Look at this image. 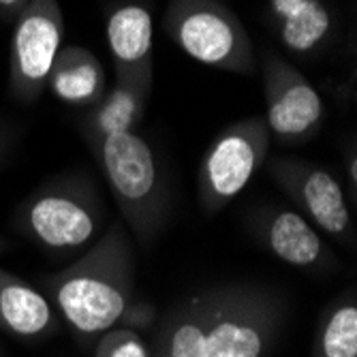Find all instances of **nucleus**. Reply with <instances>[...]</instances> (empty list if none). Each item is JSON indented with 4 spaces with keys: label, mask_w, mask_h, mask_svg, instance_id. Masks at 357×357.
<instances>
[{
    "label": "nucleus",
    "mask_w": 357,
    "mask_h": 357,
    "mask_svg": "<svg viewBox=\"0 0 357 357\" xmlns=\"http://www.w3.org/2000/svg\"><path fill=\"white\" fill-rule=\"evenodd\" d=\"M287 298L264 282L195 291L160 319L150 357H266L280 338Z\"/></svg>",
    "instance_id": "nucleus-1"
},
{
    "label": "nucleus",
    "mask_w": 357,
    "mask_h": 357,
    "mask_svg": "<svg viewBox=\"0 0 357 357\" xmlns=\"http://www.w3.org/2000/svg\"><path fill=\"white\" fill-rule=\"evenodd\" d=\"M43 284L47 300L82 344L116 328L135 300V252L122 220H114L79 259L45 276Z\"/></svg>",
    "instance_id": "nucleus-2"
},
{
    "label": "nucleus",
    "mask_w": 357,
    "mask_h": 357,
    "mask_svg": "<svg viewBox=\"0 0 357 357\" xmlns=\"http://www.w3.org/2000/svg\"><path fill=\"white\" fill-rule=\"evenodd\" d=\"M88 148L101 167L124 227L144 248H150L169 212L167 186L152 148L135 131L92 139Z\"/></svg>",
    "instance_id": "nucleus-3"
},
{
    "label": "nucleus",
    "mask_w": 357,
    "mask_h": 357,
    "mask_svg": "<svg viewBox=\"0 0 357 357\" xmlns=\"http://www.w3.org/2000/svg\"><path fill=\"white\" fill-rule=\"evenodd\" d=\"M17 229L47 250L75 252L105 231V204L94 178L71 172L50 178L20 204Z\"/></svg>",
    "instance_id": "nucleus-4"
},
{
    "label": "nucleus",
    "mask_w": 357,
    "mask_h": 357,
    "mask_svg": "<svg viewBox=\"0 0 357 357\" xmlns=\"http://www.w3.org/2000/svg\"><path fill=\"white\" fill-rule=\"evenodd\" d=\"M163 28L167 37L206 67L252 75V41L242 20L220 0H169Z\"/></svg>",
    "instance_id": "nucleus-5"
},
{
    "label": "nucleus",
    "mask_w": 357,
    "mask_h": 357,
    "mask_svg": "<svg viewBox=\"0 0 357 357\" xmlns=\"http://www.w3.org/2000/svg\"><path fill=\"white\" fill-rule=\"evenodd\" d=\"M272 135L264 116L225 126L206 150L199 176L197 195L206 216H216L248 186L255 174L266 165Z\"/></svg>",
    "instance_id": "nucleus-6"
},
{
    "label": "nucleus",
    "mask_w": 357,
    "mask_h": 357,
    "mask_svg": "<svg viewBox=\"0 0 357 357\" xmlns=\"http://www.w3.org/2000/svg\"><path fill=\"white\" fill-rule=\"evenodd\" d=\"M9 92L20 103H35L45 92L52 64L62 47L64 17L58 0H30L13 22Z\"/></svg>",
    "instance_id": "nucleus-7"
},
{
    "label": "nucleus",
    "mask_w": 357,
    "mask_h": 357,
    "mask_svg": "<svg viewBox=\"0 0 357 357\" xmlns=\"http://www.w3.org/2000/svg\"><path fill=\"white\" fill-rule=\"evenodd\" d=\"M266 122L270 135L284 146L312 139L326 118V105L314 86L280 54L266 50L261 58Z\"/></svg>",
    "instance_id": "nucleus-8"
},
{
    "label": "nucleus",
    "mask_w": 357,
    "mask_h": 357,
    "mask_svg": "<svg viewBox=\"0 0 357 357\" xmlns=\"http://www.w3.org/2000/svg\"><path fill=\"white\" fill-rule=\"evenodd\" d=\"M270 178L298 206L319 231L353 246L355 229L351 220L349 199L338 180L314 163L302 158H274L266 163Z\"/></svg>",
    "instance_id": "nucleus-9"
},
{
    "label": "nucleus",
    "mask_w": 357,
    "mask_h": 357,
    "mask_svg": "<svg viewBox=\"0 0 357 357\" xmlns=\"http://www.w3.org/2000/svg\"><path fill=\"white\" fill-rule=\"evenodd\" d=\"M248 227L255 240L287 266L312 274L336 266V257L319 229L296 210L261 208L252 212Z\"/></svg>",
    "instance_id": "nucleus-10"
},
{
    "label": "nucleus",
    "mask_w": 357,
    "mask_h": 357,
    "mask_svg": "<svg viewBox=\"0 0 357 357\" xmlns=\"http://www.w3.org/2000/svg\"><path fill=\"white\" fill-rule=\"evenodd\" d=\"M107 45L114 60L116 79L152 82V13L142 3H120L107 13Z\"/></svg>",
    "instance_id": "nucleus-11"
},
{
    "label": "nucleus",
    "mask_w": 357,
    "mask_h": 357,
    "mask_svg": "<svg viewBox=\"0 0 357 357\" xmlns=\"http://www.w3.org/2000/svg\"><path fill=\"white\" fill-rule=\"evenodd\" d=\"M60 328V314L47 296L0 268V330L22 340H41L56 336Z\"/></svg>",
    "instance_id": "nucleus-12"
},
{
    "label": "nucleus",
    "mask_w": 357,
    "mask_h": 357,
    "mask_svg": "<svg viewBox=\"0 0 357 357\" xmlns=\"http://www.w3.org/2000/svg\"><path fill=\"white\" fill-rule=\"evenodd\" d=\"M268 20L280 43L298 56L317 54L334 30V15L323 0H268Z\"/></svg>",
    "instance_id": "nucleus-13"
},
{
    "label": "nucleus",
    "mask_w": 357,
    "mask_h": 357,
    "mask_svg": "<svg viewBox=\"0 0 357 357\" xmlns=\"http://www.w3.org/2000/svg\"><path fill=\"white\" fill-rule=\"evenodd\" d=\"M150 92L152 82L116 79V84L103 94V99L88 107L79 118V133L84 142L88 144L116 133H133L144 120Z\"/></svg>",
    "instance_id": "nucleus-14"
},
{
    "label": "nucleus",
    "mask_w": 357,
    "mask_h": 357,
    "mask_svg": "<svg viewBox=\"0 0 357 357\" xmlns=\"http://www.w3.org/2000/svg\"><path fill=\"white\" fill-rule=\"evenodd\" d=\"M45 90L62 103L88 109L107 92L105 69L90 50L82 45H62L52 64Z\"/></svg>",
    "instance_id": "nucleus-15"
},
{
    "label": "nucleus",
    "mask_w": 357,
    "mask_h": 357,
    "mask_svg": "<svg viewBox=\"0 0 357 357\" xmlns=\"http://www.w3.org/2000/svg\"><path fill=\"white\" fill-rule=\"evenodd\" d=\"M312 357H357V302L353 291L321 317Z\"/></svg>",
    "instance_id": "nucleus-16"
},
{
    "label": "nucleus",
    "mask_w": 357,
    "mask_h": 357,
    "mask_svg": "<svg viewBox=\"0 0 357 357\" xmlns=\"http://www.w3.org/2000/svg\"><path fill=\"white\" fill-rule=\"evenodd\" d=\"M92 357H150V349L137 330L116 326L92 342Z\"/></svg>",
    "instance_id": "nucleus-17"
},
{
    "label": "nucleus",
    "mask_w": 357,
    "mask_h": 357,
    "mask_svg": "<svg viewBox=\"0 0 357 357\" xmlns=\"http://www.w3.org/2000/svg\"><path fill=\"white\" fill-rule=\"evenodd\" d=\"M154 321H156V308L152 304L144 302V300H133L131 306H128L126 312L122 314L118 326L142 332V330L150 328Z\"/></svg>",
    "instance_id": "nucleus-18"
},
{
    "label": "nucleus",
    "mask_w": 357,
    "mask_h": 357,
    "mask_svg": "<svg viewBox=\"0 0 357 357\" xmlns=\"http://www.w3.org/2000/svg\"><path fill=\"white\" fill-rule=\"evenodd\" d=\"M344 169H347V186H349V202L351 206L357 204V146L355 142L347 150V160H344Z\"/></svg>",
    "instance_id": "nucleus-19"
},
{
    "label": "nucleus",
    "mask_w": 357,
    "mask_h": 357,
    "mask_svg": "<svg viewBox=\"0 0 357 357\" xmlns=\"http://www.w3.org/2000/svg\"><path fill=\"white\" fill-rule=\"evenodd\" d=\"M30 0H0V17L5 22H15Z\"/></svg>",
    "instance_id": "nucleus-20"
},
{
    "label": "nucleus",
    "mask_w": 357,
    "mask_h": 357,
    "mask_svg": "<svg viewBox=\"0 0 357 357\" xmlns=\"http://www.w3.org/2000/svg\"><path fill=\"white\" fill-rule=\"evenodd\" d=\"M7 146H9V139H7V131H5V126L0 124V163H3V158H5Z\"/></svg>",
    "instance_id": "nucleus-21"
},
{
    "label": "nucleus",
    "mask_w": 357,
    "mask_h": 357,
    "mask_svg": "<svg viewBox=\"0 0 357 357\" xmlns=\"http://www.w3.org/2000/svg\"><path fill=\"white\" fill-rule=\"evenodd\" d=\"M7 244H9V242H7L5 238H0V252H3V250H5V246H7Z\"/></svg>",
    "instance_id": "nucleus-22"
}]
</instances>
